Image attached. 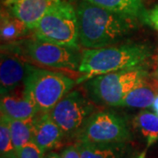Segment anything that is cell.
I'll return each instance as SVG.
<instances>
[{
	"label": "cell",
	"mask_w": 158,
	"mask_h": 158,
	"mask_svg": "<svg viewBox=\"0 0 158 158\" xmlns=\"http://www.w3.org/2000/svg\"><path fill=\"white\" fill-rule=\"evenodd\" d=\"M81 158H131L134 156L128 142L93 144L77 142Z\"/></svg>",
	"instance_id": "cell-13"
},
{
	"label": "cell",
	"mask_w": 158,
	"mask_h": 158,
	"mask_svg": "<svg viewBox=\"0 0 158 158\" xmlns=\"http://www.w3.org/2000/svg\"><path fill=\"white\" fill-rule=\"evenodd\" d=\"M0 158H19L18 157V155L16 151H12V152L7 153L5 155H1V157Z\"/></svg>",
	"instance_id": "cell-23"
},
{
	"label": "cell",
	"mask_w": 158,
	"mask_h": 158,
	"mask_svg": "<svg viewBox=\"0 0 158 158\" xmlns=\"http://www.w3.org/2000/svg\"><path fill=\"white\" fill-rule=\"evenodd\" d=\"M94 106L78 90L69 92L50 111L64 136H76L93 113Z\"/></svg>",
	"instance_id": "cell-7"
},
{
	"label": "cell",
	"mask_w": 158,
	"mask_h": 158,
	"mask_svg": "<svg viewBox=\"0 0 158 158\" xmlns=\"http://www.w3.org/2000/svg\"><path fill=\"white\" fill-rule=\"evenodd\" d=\"M15 151L12 140H11V130L8 119L4 114L1 113L0 119V154L5 155L7 153Z\"/></svg>",
	"instance_id": "cell-19"
},
{
	"label": "cell",
	"mask_w": 158,
	"mask_h": 158,
	"mask_svg": "<svg viewBox=\"0 0 158 158\" xmlns=\"http://www.w3.org/2000/svg\"><path fill=\"white\" fill-rule=\"evenodd\" d=\"M34 118L28 120H19L7 118L11 130L12 144L15 151H18L26 144L32 141Z\"/></svg>",
	"instance_id": "cell-17"
},
{
	"label": "cell",
	"mask_w": 158,
	"mask_h": 158,
	"mask_svg": "<svg viewBox=\"0 0 158 158\" xmlns=\"http://www.w3.org/2000/svg\"><path fill=\"white\" fill-rule=\"evenodd\" d=\"M19 158H44V152L34 141H30L16 151Z\"/></svg>",
	"instance_id": "cell-20"
},
{
	"label": "cell",
	"mask_w": 158,
	"mask_h": 158,
	"mask_svg": "<svg viewBox=\"0 0 158 158\" xmlns=\"http://www.w3.org/2000/svg\"><path fill=\"white\" fill-rule=\"evenodd\" d=\"M156 114H157V115H158V112H156Z\"/></svg>",
	"instance_id": "cell-27"
},
{
	"label": "cell",
	"mask_w": 158,
	"mask_h": 158,
	"mask_svg": "<svg viewBox=\"0 0 158 158\" xmlns=\"http://www.w3.org/2000/svg\"><path fill=\"white\" fill-rule=\"evenodd\" d=\"M28 29L21 21L12 15L3 16L1 19V37L5 40L16 39Z\"/></svg>",
	"instance_id": "cell-18"
},
{
	"label": "cell",
	"mask_w": 158,
	"mask_h": 158,
	"mask_svg": "<svg viewBox=\"0 0 158 158\" xmlns=\"http://www.w3.org/2000/svg\"><path fill=\"white\" fill-rule=\"evenodd\" d=\"M61 155L62 158H81V155L77 143L75 145H71L64 148Z\"/></svg>",
	"instance_id": "cell-21"
},
{
	"label": "cell",
	"mask_w": 158,
	"mask_h": 158,
	"mask_svg": "<svg viewBox=\"0 0 158 158\" xmlns=\"http://www.w3.org/2000/svg\"><path fill=\"white\" fill-rule=\"evenodd\" d=\"M77 142L93 144L126 143L133 135L126 119L113 112L92 113L76 135Z\"/></svg>",
	"instance_id": "cell-6"
},
{
	"label": "cell",
	"mask_w": 158,
	"mask_h": 158,
	"mask_svg": "<svg viewBox=\"0 0 158 158\" xmlns=\"http://www.w3.org/2000/svg\"><path fill=\"white\" fill-rule=\"evenodd\" d=\"M28 65L15 56L1 55L0 90L1 95L8 94L25 81Z\"/></svg>",
	"instance_id": "cell-11"
},
{
	"label": "cell",
	"mask_w": 158,
	"mask_h": 158,
	"mask_svg": "<svg viewBox=\"0 0 158 158\" xmlns=\"http://www.w3.org/2000/svg\"><path fill=\"white\" fill-rule=\"evenodd\" d=\"M27 54L34 62L49 68L77 70L82 54L78 48L58 45L35 39L30 40L26 47Z\"/></svg>",
	"instance_id": "cell-8"
},
{
	"label": "cell",
	"mask_w": 158,
	"mask_h": 158,
	"mask_svg": "<svg viewBox=\"0 0 158 158\" xmlns=\"http://www.w3.org/2000/svg\"><path fill=\"white\" fill-rule=\"evenodd\" d=\"M24 85V96L33 103L38 113H50L72 89L75 82L60 72L28 65Z\"/></svg>",
	"instance_id": "cell-3"
},
{
	"label": "cell",
	"mask_w": 158,
	"mask_h": 158,
	"mask_svg": "<svg viewBox=\"0 0 158 158\" xmlns=\"http://www.w3.org/2000/svg\"><path fill=\"white\" fill-rule=\"evenodd\" d=\"M63 0H6L5 6L10 14L28 29H34L40 19L52 8Z\"/></svg>",
	"instance_id": "cell-9"
},
{
	"label": "cell",
	"mask_w": 158,
	"mask_h": 158,
	"mask_svg": "<svg viewBox=\"0 0 158 158\" xmlns=\"http://www.w3.org/2000/svg\"><path fill=\"white\" fill-rule=\"evenodd\" d=\"M151 54L148 46L139 43L85 48L82 52L78 69L84 77L78 82L104 74L144 66Z\"/></svg>",
	"instance_id": "cell-2"
},
{
	"label": "cell",
	"mask_w": 158,
	"mask_h": 158,
	"mask_svg": "<svg viewBox=\"0 0 158 158\" xmlns=\"http://www.w3.org/2000/svg\"><path fill=\"white\" fill-rule=\"evenodd\" d=\"M95 6L149 25L148 11L142 0H85Z\"/></svg>",
	"instance_id": "cell-12"
},
{
	"label": "cell",
	"mask_w": 158,
	"mask_h": 158,
	"mask_svg": "<svg viewBox=\"0 0 158 158\" xmlns=\"http://www.w3.org/2000/svg\"><path fill=\"white\" fill-rule=\"evenodd\" d=\"M148 72L144 66L97 76L86 84L94 101L118 106L124 97L138 85L146 82Z\"/></svg>",
	"instance_id": "cell-4"
},
{
	"label": "cell",
	"mask_w": 158,
	"mask_h": 158,
	"mask_svg": "<svg viewBox=\"0 0 158 158\" xmlns=\"http://www.w3.org/2000/svg\"><path fill=\"white\" fill-rule=\"evenodd\" d=\"M77 13L79 41L86 48H99L117 43L133 33L140 22L85 0L79 4Z\"/></svg>",
	"instance_id": "cell-1"
},
{
	"label": "cell",
	"mask_w": 158,
	"mask_h": 158,
	"mask_svg": "<svg viewBox=\"0 0 158 158\" xmlns=\"http://www.w3.org/2000/svg\"><path fill=\"white\" fill-rule=\"evenodd\" d=\"M156 97V91L145 82L129 91L124 97L119 106L141 109L152 107Z\"/></svg>",
	"instance_id": "cell-15"
},
{
	"label": "cell",
	"mask_w": 158,
	"mask_h": 158,
	"mask_svg": "<svg viewBox=\"0 0 158 158\" xmlns=\"http://www.w3.org/2000/svg\"><path fill=\"white\" fill-rule=\"evenodd\" d=\"M36 39L58 45L78 48L77 13L68 2L52 8L34 29Z\"/></svg>",
	"instance_id": "cell-5"
},
{
	"label": "cell",
	"mask_w": 158,
	"mask_h": 158,
	"mask_svg": "<svg viewBox=\"0 0 158 158\" xmlns=\"http://www.w3.org/2000/svg\"><path fill=\"white\" fill-rule=\"evenodd\" d=\"M1 113L11 119L28 120L34 118L38 111L33 103L23 94L22 98L10 96L8 94L1 95Z\"/></svg>",
	"instance_id": "cell-14"
},
{
	"label": "cell",
	"mask_w": 158,
	"mask_h": 158,
	"mask_svg": "<svg viewBox=\"0 0 158 158\" xmlns=\"http://www.w3.org/2000/svg\"><path fill=\"white\" fill-rule=\"evenodd\" d=\"M39 114L34 118L32 141L45 153L56 147L64 137V134L51 118L50 113Z\"/></svg>",
	"instance_id": "cell-10"
},
{
	"label": "cell",
	"mask_w": 158,
	"mask_h": 158,
	"mask_svg": "<svg viewBox=\"0 0 158 158\" xmlns=\"http://www.w3.org/2000/svg\"><path fill=\"white\" fill-rule=\"evenodd\" d=\"M156 77H157V78H158V68H157V69H156Z\"/></svg>",
	"instance_id": "cell-26"
},
{
	"label": "cell",
	"mask_w": 158,
	"mask_h": 158,
	"mask_svg": "<svg viewBox=\"0 0 158 158\" xmlns=\"http://www.w3.org/2000/svg\"><path fill=\"white\" fill-rule=\"evenodd\" d=\"M148 23L158 30V5L148 11Z\"/></svg>",
	"instance_id": "cell-22"
},
{
	"label": "cell",
	"mask_w": 158,
	"mask_h": 158,
	"mask_svg": "<svg viewBox=\"0 0 158 158\" xmlns=\"http://www.w3.org/2000/svg\"><path fill=\"white\" fill-rule=\"evenodd\" d=\"M134 125L146 139L148 148L158 141V115L155 112H140L134 119Z\"/></svg>",
	"instance_id": "cell-16"
},
{
	"label": "cell",
	"mask_w": 158,
	"mask_h": 158,
	"mask_svg": "<svg viewBox=\"0 0 158 158\" xmlns=\"http://www.w3.org/2000/svg\"><path fill=\"white\" fill-rule=\"evenodd\" d=\"M44 158H62V155H59V154H57V153L55 152H51L48 153V154H47Z\"/></svg>",
	"instance_id": "cell-24"
},
{
	"label": "cell",
	"mask_w": 158,
	"mask_h": 158,
	"mask_svg": "<svg viewBox=\"0 0 158 158\" xmlns=\"http://www.w3.org/2000/svg\"><path fill=\"white\" fill-rule=\"evenodd\" d=\"M145 156H146V152L144 151L140 154H134V156L131 158H145Z\"/></svg>",
	"instance_id": "cell-25"
}]
</instances>
